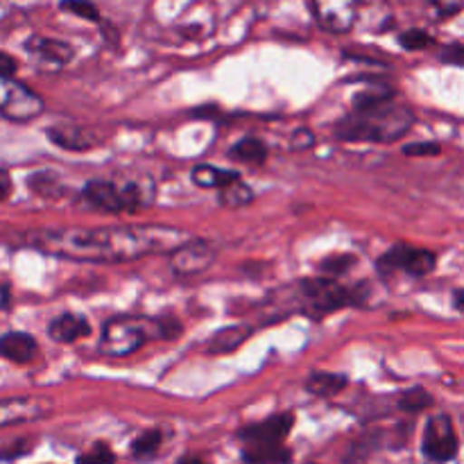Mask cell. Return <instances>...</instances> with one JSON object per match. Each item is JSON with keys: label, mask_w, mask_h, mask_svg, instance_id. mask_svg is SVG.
Returning <instances> with one entry per match:
<instances>
[{"label": "cell", "mask_w": 464, "mask_h": 464, "mask_svg": "<svg viewBox=\"0 0 464 464\" xmlns=\"http://www.w3.org/2000/svg\"><path fill=\"white\" fill-rule=\"evenodd\" d=\"M188 231L168 225L116 227H39L21 236L25 247L45 256L77 263H130L150 254H170L186 240Z\"/></svg>", "instance_id": "6da1fadb"}, {"label": "cell", "mask_w": 464, "mask_h": 464, "mask_svg": "<svg viewBox=\"0 0 464 464\" xmlns=\"http://www.w3.org/2000/svg\"><path fill=\"white\" fill-rule=\"evenodd\" d=\"M415 125V111L394 100L370 109H358L335 122V136L356 143H394Z\"/></svg>", "instance_id": "7a4b0ae2"}, {"label": "cell", "mask_w": 464, "mask_h": 464, "mask_svg": "<svg viewBox=\"0 0 464 464\" xmlns=\"http://www.w3.org/2000/svg\"><path fill=\"white\" fill-rule=\"evenodd\" d=\"M179 335L181 324L175 317L118 315L104 322L98 349L107 358H127L143 344L154 340H175Z\"/></svg>", "instance_id": "3957f363"}, {"label": "cell", "mask_w": 464, "mask_h": 464, "mask_svg": "<svg viewBox=\"0 0 464 464\" xmlns=\"http://www.w3.org/2000/svg\"><path fill=\"white\" fill-rule=\"evenodd\" d=\"M82 199L104 213H139L154 202V186L150 179H91Z\"/></svg>", "instance_id": "277c9868"}, {"label": "cell", "mask_w": 464, "mask_h": 464, "mask_svg": "<svg viewBox=\"0 0 464 464\" xmlns=\"http://www.w3.org/2000/svg\"><path fill=\"white\" fill-rule=\"evenodd\" d=\"M367 285L361 284L358 288H347L338 284V279H326V276H315V279H304L297 284L299 311L311 315L313 320L331 315L335 311H343L347 306H362L367 299Z\"/></svg>", "instance_id": "5b68a950"}, {"label": "cell", "mask_w": 464, "mask_h": 464, "mask_svg": "<svg viewBox=\"0 0 464 464\" xmlns=\"http://www.w3.org/2000/svg\"><path fill=\"white\" fill-rule=\"evenodd\" d=\"M45 111V102L36 91L14 77H0V116L12 122H30Z\"/></svg>", "instance_id": "8992f818"}, {"label": "cell", "mask_w": 464, "mask_h": 464, "mask_svg": "<svg viewBox=\"0 0 464 464\" xmlns=\"http://www.w3.org/2000/svg\"><path fill=\"white\" fill-rule=\"evenodd\" d=\"M438 267V256L430 249L412 247V245H394L376 261V270L381 276H390L394 272H406L411 276H429Z\"/></svg>", "instance_id": "52a82bcc"}, {"label": "cell", "mask_w": 464, "mask_h": 464, "mask_svg": "<svg viewBox=\"0 0 464 464\" xmlns=\"http://www.w3.org/2000/svg\"><path fill=\"white\" fill-rule=\"evenodd\" d=\"M460 440H458L456 426L449 415H435L426 421L424 440H421V453L429 462L447 464L456 460Z\"/></svg>", "instance_id": "ba28073f"}, {"label": "cell", "mask_w": 464, "mask_h": 464, "mask_svg": "<svg viewBox=\"0 0 464 464\" xmlns=\"http://www.w3.org/2000/svg\"><path fill=\"white\" fill-rule=\"evenodd\" d=\"M216 263V249L204 238H188L170 252V267L177 276H198Z\"/></svg>", "instance_id": "9c48e42d"}, {"label": "cell", "mask_w": 464, "mask_h": 464, "mask_svg": "<svg viewBox=\"0 0 464 464\" xmlns=\"http://www.w3.org/2000/svg\"><path fill=\"white\" fill-rule=\"evenodd\" d=\"M293 426V412H279V415H272L267 417V420L240 429L238 438L243 440L247 447H279V444L285 442V438L290 435Z\"/></svg>", "instance_id": "30bf717a"}, {"label": "cell", "mask_w": 464, "mask_h": 464, "mask_svg": "<svg viewBox=\"0 0 464 464\" xmlns=\"http://www.w3.org/2000/svg\"><path fill=\"white\" fill-rule=\"evenodd\" d=\"M53 401L45 397H7L0 399V429L45 420L53 412Z\"/></svg>", "instance_id": "8fae6325"}, {"label": "cell", "mask_w": 464, "mask_h": 464, "mask_svg": "<svg viewBox=\"0 0 464 464\" xmlns=\"http://www.w3.org/2000/svg\"><path fill=\"white\" fill-rule=\"evenodd\" d=\"M308 7H311L317 25L331 34H344L352 30L358 18L356 5L347 3V0H315Z\"/></svg>", "instance_id": "7c38bea8"}, {"label": "cell", "mask_w": 464, "mask_h": 464, "mask_svg": "<svg viewBox=\"0 0 464 464\" xmlns=\"http://www.w3.org/2000/svg\"><path fill=\"white\" fill-rule=\"evenodd\" d=\"M45 136L53 145L59 150H68V152H86L102 145V134L95 131L93 127H80V125H54L45 130Z\"/></svg>", "instance_id": "4fadbf2b"}, {"label": "cell", "mask_w": 464, "mask_h": 464, "mask_svg": "<svg viewBox=\"0 0 464 464\" xmlns=\"http://www.w3.org/2000/svg\"><path fill=\"white\" fill-rule=\"evenodd\" d=\"M25 50L34 59H39L41 66L45 68H63L66 63L72 62L75 50L71 44L62 39H53V36L34 34L25 41Z\"/></svg>", "instance_id": "5bb4252c"}, {"label": "cell", "mask_w": 464, "mask_h": 464, "mask_svg": "<svg viewBox=\"0 0 464 464\" xmlns=\"http://www.w3.org/2000/svg\"><path fill=\"white\" fill-rule=\"evenodd\" d=\"M39 353V344L30 334L23 331H9L0 335V356L14 365H30Z\"/></svg>", "instance_id": "9a60e30c"}, {"label": "cell", "mask_w": 464, "mask_h": 464, "mask_svg": "<svg viewBox=\"0 0 464 464\" xmlns=\"http://www.w3.org/2000/svg\"><path fill=\"white\" fill-rule=\"evenodd\" d=\"M48 335L54 343L71 344L86 338V335H91V324L84 315H77V313H62V315L54 317L48 324Z\"/></svg>", "instance_id": "2e32d148"}, {"label": "cell", "mask_w": 464, "mask_h": 464, "mask_svg": "<svg viewBox=\"0 0 464 464\" xmlns=\"http://www.w3.org/2000/svg\"><path fill=\"white\" fill-rule=\"evenodd\" d=\"M252 335V329L247 324H234L225 326V329L216 331V334L208 338L207 352L213 353V356H225V353L236 352L245 344V340Z\"/></svg>", "instance_id": "e0dca14e"}, {"label": "cell", "mask_w": 464, "mask_h": 464, "mask_svg": "<svg viewBox=\"0 0 464 464\" xmlns=\"http://www.w3.org/2000/svg\"><path fill=\"white\" fill-rule=\"evenodd\" d=\"M190 179L199 188H225V186L234 184L240 179V172L236 170H225V168L208 166V163H199L190 170Z\"/></svg>", "instance_id": "ac0fdd59"}, {"label": "cell", "mask_w": 464, "mask_h": 464, "mask_svg": "<svg viewBox=\"0 0 464 464\" xmlns=\"http://www.w3.org/2000/svg\"><path fill=\"white\" fill-rule=\"evenodd\" d=\"M349 385V379L344 374L335 372H313L306 381V390L320 399H334Z\"/></svg>", "instance_id": "d6986e66"}, {"label": "cell", "mask_w": 464, "mask_h": 464, "mask_svg": "<svg viewBox=\"0 0 464 464\" xmlns=\"http://www.w3.org/2000/svg\"><path fill=\"white\" fill-rule=\"evenodd\" d=\"M229 157L240 163H252V166H263L267 159V148L261 139L256 136H245V139L236 140L234 148L229 150Z\"/></svg>", "instance_id": "ffe728a7"}, {"label": "cell", "mask_w": 464, "mask_h": 464, "mask_svg": "<svg viewBox=\"0 0 464 464\" xmlns=\"http://www.w3.org/2000/svg\"><path fill=\"white\" fill-rule=\"evenodd\" d=\"M27 188L45 199H59L66 193V186H63L62 177L54 175V172L50 170H41L27 177Z\"/></svg>", "instance_id": "44dd1931"}, {"label": "cell", "mask_w": 464, "mask_h": 464, "mask_svg": "<svg viewBox=\"0 0 464 464\" xmlns=\"http://www.w3.org/2000/svg\"><path fill=\"white\" fill-rule=\"evenodd\" d=\"M245 464H293V451L284 444L279 447H245Z\"/></svg>", "instance_id": "7402d4cb"}, {"label": "cell", "mask_w": 464, "mask_h": 464, "mask_svg": "<svg viewBox=\"0 0 464 464\" xmlns=\"http://www.w3.org/2000/svg\"><path fill=\"white\" fill-rule=\"evenodd\" d=\"M163 433L159 429H150L145 433H140L139 438L131 442L130 453L136 462H152L159 456V449H161Z\"/></svg>", "instance_id": "603a6c76"}, {"label": "cell", "mask_w": 464, "mask_h": 464, "mask_svg": "<svg viewBox=\"0 0 464 464\" xmlns=\"http://www.w3.org/2000/svg\"><path fill=\"white\" fill-rule=\"evenodd\" d=\"M397 406L399 411L408 412V415H420V412H424L426 408L433 406V397H430L424 388L417 385V388H411L406 390V392L399 394Z\"/></svg>", "instance_id": "cb8c5ba5"}, {"label": "cell", "mask_w": 464, "mask_h": 464, "mask_svg": "<svg viewBox=\"0 0 464 464\" xmlns=\"http://www.w3.org/2000/svg\"><path fill=\"white\" fill-rule=\"evenodd\" d=\"M394 100V91L388 89V86H370V89L358 91L352 98V111H358V109H370L376 107V104H383Z\"/></svg>", "instance_id": "d4e9b609"}, {"label": "cell", "mask_w": 464, "mask_h": 464, "mask_svg": "<svg viewBox=\"0 0 464 464\" xmlns=\"http://www.w3.org/2000/svg\"><path fill=\"white\" fill-rule=\"evenodd\" d=\"M252 202H254V190L240 179L234 181V184L225 186V188L220 190L222 207L240 208V207H247V204H252Z\"/></svg>", "instance_id": "484cf974"}, {"label": "cell", "mask_w": 464, "mask_h": 464, "mask_svg": "<svg viewBox=\"0 0 464 464\" xmlns=\"http://www.w3.org/2000/svg\"><path fill=\"white\" fill-rule=\"evenodd\" d=\"M353 263H356V256H353V254H334V256L324 258V261L320 263V272L326 279H335V276L340 275H347L349 267H352Z\"/></svg>", "instance_id": "4316f807"}, {"label": "cell", "mask_w": 464, "mask_h": 464, "mask_svg": "<svg viewBox=\"0 0 464 464\" xmlns=\"http://www.w3.org/2000/svg\"><path fill=\"white\" fill-rule=\"evenodd\" d=\"M75 464H116V453L111 451L109 444L98 442L93 444L86 453H80Z\"/></svg>", "instance_id": "83f0119b"}, {"label": "cell", "mask_w": 464, "mask_h": 464, "mask_svg": "<svg viewBox=\"0 0 464 464\" xmlns=\"http://www.w3.org/2000/svg\"><path fill=\"white\" fill-rule=\"evenodd\" d=\"M399 45L403 50H424L429 45H433V36L426 30H420V27H412V30H406L399 34Z\"/></svg>", "instance_id": "f1b7e54d"}, {"label": "cell", "mask_w": 464, "mask_h": 464, "mask_svg": "<svg viewBox=\"0 0 464 464\" xmlns=\"http://www.w3.org/2000/svg\"><path fill=\"white\" fill-rule=\"evenodd\" d=\"M59 7H62L63 12L75 14L77 18H84V21H91V23L100 21L98 7H95V5H91V3H84V0H77V3H62Z\"/></svg>", "instance_id": "f546056e"}, {"label": "cell", "mask_w": 464, "mask_h": 464, "mask_svg": "<svg viewBox=\"0 0 464 464\" xmlns=\"http://www.w3.org/2000/svg\"><path fill=\"white\" fill-rule=\"evenodd\" d=\"M442 152V145L435 140H420V143L403 145V154L408 157H438Z\"/></svg>", "instance_id": "4dcf8cb0"}, {"label": "cell", "mask_w": 464, "mask_h": 464, "mask_svg": "<svg viewBox=\"0 0 464 464\" xmlns=\"http://www.w3.org/2000/svg\"><path fill=\"white\" fill-rule=\"evenodd\" d=\"M313 145H315V134L308 127H302V130H297L290 136V150H295V152H299V150H311Z\"/></svg>", "instance_id": "1f68e13d"}, {"label": "cell", "mask_w": 464, "mask_h": 464, "mask_svg": "<svg viewBox=\"0 0 464 464\" xmlns=\"http://www.w3.org/2000/svg\"><path fill=\"white\" fill-rule=\"evenodd\" d=\"M464 48H462V44H453V45H449L447 50H444L442 53V62L444 63H451V66H458L460 68L462 66V62H464Z\"/></svg>", "instance_id": "d6a6232c"}, {"label": "cell", "mask_w": 464, "mask_h": 464, "mask_svg": "<svg viewBox=\"0 0 464 464\" xmlns=\"http://www.w3.org/2000/svg\"><path fill=\"white\" fill-rule=\"evenodd\" d=\"M18 71V62L12 54L3 53L0 50V77H14V72Z\"/></svg>", "instance_id": "836d02e7"}, {"label": "cell", "mask_w": 464, "mask_h": 464, "mask_svg": "<svg viewBox=\"0 0 464 464\" xmlns=\"http://www.w3.org/2000/svg\"><path fill=\"white\" fill-rule=\"evenodd\" d=\"M12 195V177H9L7 170H0V202Z\"/></svg>", "instance_id": "e575fe53"}, {"label": "cell", "mask_w": 464, "mask_h": 464, "mask_svg": "<svg viewBox=\"0 0 464 464\" xmlns=\"http://www.w3.org/2000/svg\"><path fill=\"white\" fill-rule=\"evenodd\" d=\"M453 308H456L458 313L464 311V290L460 288L453 290Z\"/></svg>", "instance_id": "d590c367"}, {"label": "cell", "mask_w": 464, "mask_h": 464, "mask_svg": "<svg viewBox=\"0 0 464 464\" xmlns=\"http://www.w3.org/2000/svg\"><path fill=\"white\" fill-rule=\"evenodd\" d=\"M177 464H208L204 458L199 456H193V453H188V456H181L179 460H177Z\"/></svg>", "instance_id": "8d00e7d4"}, {"label": "cell", "mask_w": 464, "mask_h": 464, "mask_svg": "<svg viewBox=\"0 0 464 464\" xmlns=\"http://www.w3.org/2000/svg\"><path fill=\"white\" fill-rule=\"evenodd\" d=\"M460 12V5H453V7H442L440 9V18H449L451 14H458Z\"/></svg>", "instance_id": "74e56055"}]
</instances>
